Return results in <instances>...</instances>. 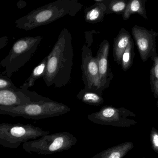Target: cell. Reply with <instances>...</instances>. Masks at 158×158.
<instances>
[{
  "instance_id": "obj_17",
  "label": "cell",
  "mask_w": 158,
  "mask_h": 158,
  "mask_svg": "<svg viewBox=\"0 0 158 158\" xmlns=\"http://www.w3.org/2000/svg\"><path fill=\"white\" fill-rule=\"evenodd\" d=\"M77 98L85 104L95 106L100 105L104 102L102 96L95 92L86 91L85 89H82L79 92Z\"/></svg>"
},
{
  "instance_id": "obj_15",
  "label": "cell",
  "mask_w": 158,
  "mask_h": 158,
  "mask_svg": "<svg viewBox=\"0 0 158 158\" xmlns=\"http://www.w3.org/2000/svg\"><path fill=\"white\" fill-rule=\"evenodd\" d=\"M147 0H131L129 1L127 7L122 15L123 20H126L130 18L131 15L137 14L148 19L145 8V3Z\"/></svg>"
},
{
  "instance_id": "obj_12",
  "label": "cell",
  "mask_w": 158,
  "mask_h": 158,
  "mask_svg": "<svg viewBox=\"0 0 158 158\" xmlns=\"http://www.w3.org/2000/svg\"><path fill=\"white\" fill-rule=\"evenodd\" d=\"M132 38L129 32L121 28L113 41V55L114 61L119 65L121 64L123 54Z\"/></svg>"
},
{
  "instance_id": "obj_8",
  "label": "cell",
  "mask_w": 158,
  "mask_h": 158,
  "mask_svg": "<svg viewBox=\"0 0 158 158\" xmlns=\"http://www.w3.org/2000/svg\"><path fill=\"white\" fill-rule=\"evenodd\" d=\"M82 80L86 91L97 93L102 96L99 88V77L97 60L94 57L89 45H83L81 49Z\"/></svg>"
},
{
  "instance_id": "obj_22",
  "label": "cell",
  "mask_w": 158,
  "mask_h": 158,
  "mask_svg": "<svg viewBox=\"0 0 158 158\" xmlns=\"http://www.w3.org/2000/svg\"><path fill=\"white\" fill-rule=\"evenodd\" d=\"M150 139L152 149L158 154V130L156 128H153L151 130Z\"/></svg>"
},
{
  "instance_id": "obj_6",
  "label": "cell",
  "mask_w": 158,
  "mask_h": 158,
  "mask_svg": "<svg viewBox=\"0 0 158 158\" xmlns=\"http://www.w3.org/2000/svg\"><path fill=\"white\" fill-rule=\"evenodd\" d=\"M49 134V131L31 124L0 123V145L15 149L29 140Z\"/></svg>"
},
{
  "instance_id": "obj_7",
  "label": "cell",
  "mask_w": 158,
  "mask_h": 158,
  "mask_svg": "<svg viewBox=\"0 0 158 158\" xmlns=\"http://www.w3.org/2000/svg\"><path fill=\"white\" fill-rule=\"evenodd\" d=\"M136 115L124 108H118L112 106H104L97 112L87 115L89 120L98 125L119 128H129L137 122L128 117H135Z\"/></svg>"
},
{
  "instance_id": "obj_5",
  "label": "cell",
  "mask_w": 158,
  "mask_h": 158,
  "mask_svg": "<svg viewBox=\"0 0 158 158\" xmlns=\"http://www.w3.org/2000/svg\"><path fill=\"white\" fill-rule=\"evenodd\" d=\"M77 139L68 132L47 134L39 139L23 144L22 147L27 153L50 155L68 150L77 144Z\"/></svg>"
},
{
  "instance_id": "obj_23",
  "label": "cell",
  "mask_w": 158,
  "mask_h": 158,
  "mask_svg": "<svg viewBox=\"0 0 158 158\" xmlns=\"http://www.w3.org/2000/svg\"><path fill=\"white\" fill-rule=\"evenodd\" d=\"M8 41V38L7 36L0 37V49H2L7 45Z\"/></svg>"
},
{
  "instance_id": "obj_16",
  "label": "cell",
  "mask_w": 158,
  "mask_h": 158,
  "mask_svg": "<svg viewBox=\"0 0 158 158\" xmlns=\"http://www.w3.org/2000/svg\"><path fill=\"white\" fill-rule=\"evenodd\" d=\"M47 57H45L42 61L32 70L30 76L26 80L24 83L20 86V89H28L34 85L35 81L38 79L43 78L45 73Z\"/></svg>"
},
{
  "instance_id": "obj_19",
  "label": "cell",
  "mask_w": 158,
  "mask_h": 158,
  "mask_svg": "<svg viewBox=\"0 0 158 158\" xmlns=\"http://www.w3.org/2000/svg\"><path fill=\"white\" fill-rule=\"evenodd\" d=\"M135 55L134 42L132 39L122 57L121 66L123 71H127L131 67Z\"/></svg>"
},
{
  "instance_id": "obj_20",
  "label": "cell",
  "mask_w": 158,
  "mask_h": 158,
  "mask_svg": "<svg viewBox=\"0 0 158 158\" xmlns=\"http://www.w3.org/2000/svg\"><path fill=\"white\" fill-rule=\"evenodd\" d=\"M154 61L150 73V85L151 92L156 98L158 97V56L151 57Z\"/></svg>"
},
{
  "instance_id": "obj_9",
  "label": "cell",
  "mask_w": 158,
  "mask_h": 158,
  "mask_svg": "<svg viewBox=\"0 0 158 158\" xmlns=\"http://www.w3.org/2000/svg\"><path fill=\"white\" fill-rule=\"evenodd\" d=\"M131 33L143 62L147 61L149 58L157 56L156 38L158 32L135 25L132 28Z\"/></svg>"
},
{
  "instance_id": "obj_10",
  "label": "cell",
  "mask_w": 158,
  "mask_h": 158,
  "mask_svg": "<svg viewBox=\"0 0 158 158\" xmlns=\"http://www.w3.org/2000/svg\"><path fill=\"white\" fill-rule=\"evenodd\" d=\"M48 97L31 92L28 89L19 88L18 91L0 90V106H18L34 102L47 100Z\"/></svg>"
},
{
  "instance_id": "obj_11",
  "label": "cell",
  "mask_w": 158,
  "mask_h": 158,
  "mask_svg": "<svg viewBox=\"0 0 158 158\" xmlns=\"http://www.w3.org/2000/svg\"><path fill=\"white\" fill-rule=\"evenodd\" d=\"M110 49L109 42L107 40H104L100 43L96 56L99 72V88L102 93L104 90L109 87L114 76L108 62Z\"/></svg>"
},
{
  "instance_id": "obj_25",
  "label": "cell",
  "mask_w": 158,
  "mask_h": 158,
  "mask_svg": "<svg viewBox=\"0 0 158 158\" xmlns=\"http://www.w3.org/2000/svg\"><path fill=\"white\" fill-rule=\"evenodd\" d=\"M143 158H145V157H143Z\"/></svg>"
},
{
  "instance_id": "obj_3",
  "label": "cell",
  "mask_w": 158,
  "mask_h": 158,
  "mask_svg": "<svg viewBox=\"0 0 158 158\" xmlns=\"http://www.w3.org/2000/svg\"><path fill=\"white\" fill-rule=\"evenodd\" d=\"M71 109L62 103L50 98L18 106H0V115L21 117L28 119L39 120L62 116Z\"/></svg>"
},
{
  "instance_id": "obj_2",
  "label": "cell",
  "mask_w": 158,
  "mask_h": 158,
  "mask_svg": "<svg viewBox=\"0 0 158 158\" xmlns=\"http://www.w3.org/2000/svg\"><path fill=\"white\" fill-rule=\"evenodd\" d=\"M83 5L77 0H57L31 11L15 21L16 27L26 31L47 25L67 15L74 17Z\"/></svg>"
},
{
  "instance_id": "obj_21",
  "label": "cell",
  "mask_w": 158,
  "mask_h": 158,
  "mask_svg": "<svg viewBox=\"0 0 158 158\" xmlns=\"http://www.w3.org/2000/svg\"><path fill=\"white\" fill-rule=\"evenodd\" d=\"M19 89L13 83L10 78L3 74H0V90L8 89L18 91Z\"/></svg>"
},
{
  "instance_id": "obj_14",
  "label": "cell",
  "mask_w": 158,
  "mask_h": 158,
  "mask_svg": "<svg viewBox=\"0 0 158 158\" xmlns=\"http://www.w3.org/2000/svg\"><path fill=\"white\" fill-rule=\"evenodd\" d=\"M134 147L132 142H125L98 153L91 158H123Z\"/></svg>"
},
{
  "instance_id": "obj_18",
  "label": "cell",
  "mask_w": 158,
  "mask_h": 158,
  "mask_svg": "<svg viewBox=\"0 0 158 158\" xmlns=\"http://www.w3.org/2000/svg\"><path fill=\"white\" fill-rule=\"evenodd\" d=\"M129 1L128 0H104L106 6V15L116 14H123L126 9Z\"/></svg>"
},
{
  "instance_id": "obj_13",
  "label": "cell",
  "mask_w": 158,
  "mask_h": 158,
  "mask_svg": "<svg viewBox=\"0 0 158 158\" xmlns=\"http://www.w3.org/2000/svg\"><path fill=\"white\" fill-rule=\"evenodd\" d=\"M106 6L104 3V0H101L99 3L95 2L94 5L85 9V20L93 24L103 22L106 15Z\"/></svg>"
},
{
  "instance_id": "obj_1",
  "label": "cell",
  "mask_w": 158,
  "mask_h": 158,
  "mask_svg": "<svg viewBox=\"0 0 158 158\" xmlns=\"http://www.w3.org/2000/svg\"><path fill=\"white\" fill-rule=\"evenodd\" d=\"M45 73L43 79L48 87L61 88L69 84L73 67L74 51L71 33L63 29L51 53L47 56Z\"/></svg>"
},
{
  "instance_id": "obj_26",
  "label": "cell",
  "mask_w": 158,
  "mask_h": 158,
  "mask_svg": "<svg viewBox=\"0 0 158 158\" xmlns=\"http://www.w3.org/2000/svg\"></svg>"
},
{
  "instance_id": "obj_4",
  "label": "cell",
  "mask_w": 158,
  "mask_h": 158,
  "mask_svg": "<svg viewBox=\"0 0 158 158\" xmlns=\"http://www.w3.org/2000/svg\"><path fill=\"white\" fill-rule=\"evenodd\" d=\"M42 39L40 36H27L16 41L8 54L0 62V67L6 68L2 74L11 78L13 73L18 71L30 59Z\"/></svg>"
},
{
  "instance_id": "obj_24",
  "label": "cell",
  "mask_w": 158,
  "mask_h": 158,
  "mask_svg": "<svg viewBox=\"0 0 158 158\" xmlns=\"http://www.w3.org/2000/svg\"><path fill=\"white\" fill-rule=\"evenodd\" d=\"M157 106L158 107V101H157Z\"/></svg>"
}]
</instances>
